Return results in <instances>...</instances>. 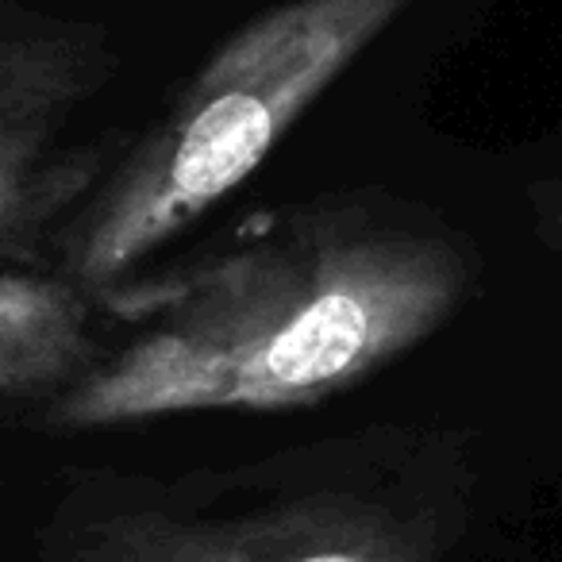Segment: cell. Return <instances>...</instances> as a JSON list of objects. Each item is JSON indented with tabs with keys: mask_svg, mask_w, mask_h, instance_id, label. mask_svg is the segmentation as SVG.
Masks as SVG:
<instances>
[{
	"mask_svg": "<svg viewBox=\"0 0 562 562\" xmlns=\"http://www.w3.org/2000/svg\"><path fill=\"white\" fill-rule=\"evenodd\" d=\"M477 281V243L431 209L374 196L285 209L166 285L139 331L66 385L47 424L321 405L436 336Z\"/></svg>",
	"mask_w": 562,
	"mask_h": 562,
	"instance_id": "cell-1",
	"label": "cell"
},
{
	"mask_svg": "<svg viewBox=\"0 0 562 562\" xmlns=\"http://www.w3.org/2000/svg\"><path fill=\"white\" fill-rule=\"evenodd\" d=\"M413 0H290L243 24L58 232L86 293L120 281L255 173L285 127Z\"/></svg>",
	"mask_w": 562,
	"mask_h": 562,
	"instance_id": "cell-2",
	"label": "cell"
},
{
	"mask_svg": "<svg viewBox=\"0 0 562 562\" xmlns=\"http://www.w3.org/2000/svg\"><path fill=\"white\" fill-rule=\"evenodd\" d=\"M58 562H436V524L362 490L281 493L239 513L116 501L66 531Z\"/></svg>",
	"mask_w": 562,
	"mask_h": 562,
	"instance_id": "cell-3",
	"label": "cell"
},
{
	"mask_svg": "<svg viewBox=\"0 0 562 562\" xmlns=\"http://www.w3.org/2000/svg\"><path fill=\"white\" fill-rule=\"evenodd\" d=\"M101 58L81 27H0V258H32L43 227L97 186L93 155L58 162L55 147Z\"/></svg>",
	"mask_w": 562,
	"mask_h": 562,
	"instance_id": "cell-4",
	"label": "cell"
},
{
	"mask_svg": "<svg viewBox=\"0 0 562 562\" xmlns=\"http://www.w3.org/2000/svg\"><path fill=\"white\" fill-rule=\"evenodd\" d=\"M81 351V305L40 278L0 273V393L55 382Z\"/></svg>",
	"mask_w": 562,
	"mask_h": 562,
	"instance_id": "cell-5",
	"label": "cell"
},
{
	"mask_svg": "<svg viewBox=\"0 0 562 562\" xmlns=\"http://www.w3.org/2000/svg\"><path fill=\"white\" fill-rule=\"evenodd\" d=\"M524 209H528V224L539 247L562 266V173L531 178L524 186Z\"/></svg>",
	"mask_w": 562,
	"mask_h": 562,
	"instance_id": "cell-6",
	"label": "cell"
}]
</instances>
